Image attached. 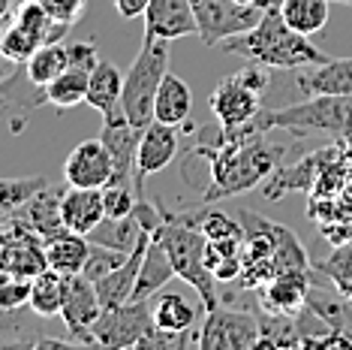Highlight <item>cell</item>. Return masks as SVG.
<instances>
[{"mask_svg":"<svg viewBox=\"0 0 352 350\" xmlns=\"http://www.w3.org/2000/svg\"><path fill=\"white\" fill-rule=\"evenodd\" d=\"M148 238L151 233L142 236L139 248H135L130 257H126L115 272H109L106 278H100L97 284V293H100V302L102 308H115V305H124V302L133 299V290H135V278H139V269H142V257H145V248H148Z\"/></svg>","mask_w":352,"mask_h":350,"instance_id":"20","label":"cell"},{"mask_svg":"<svg viewBox=\"0 0 352 350\" xmlns=\"http://www.w3.org/2000/svg\"><path fill=\"white\" fill-rule=\"evenodd\" d=\"M34 308H15V311H6L0 308V347H36L39 338L45 336Z\"/></svg>","mask_w":352,"mask_h":350,"instance_id":"25","label":"cell"},{"mask_svg":"<svg viewBox=\"0 0 352 350\" xmlns=\"http://www.w3.org/2000/svg\"><path fill=\"white\" fill-rule=\"evenodd\" d=\"M283 154L280 145H271L265 133H253L250 124L238 130H214V136H205L196 145L193 157H205L211 163V185L205 190V205L220 203L226 196L253 190L259 181H265Z\"/></svg>","mask_w":352,"mask_h":350,"instance_id":"1","label":"cell"},{"mask_svg":"<svg viewBox=\"0 0 352 350\" xmlns=\"http://www.w3.org/2000/svg\"><path fill=\"white\" fill-rule=\"evenodd\" d=\"M175 157H178V127L163 124V121H151L145 130H142L139 154H135V172H139L142 178H148V175L166 169Z\"/></svg>","mask_w":352,"mask_h":350,"instance_id":"17","label":"cell"},{"mask_svg":"<svg viewBox=\"0 0 352 350\" xmlns=\"http://www.w3.org/2000/svg\"><path fill=\"white\" fill-rule=\"evenodd\" d=\"M157 236H160V242H163V248L169 251L175 275L196 290L205 314L214 311V308L220 305V296H217V290H214L217 278L208 269V236L199 227L187 224L181 214H166Z\"/></svg>","mask_w":352,"mask_h":350,"instance_id":"3","label":"cell"},{"mask_svg":"<svg viewBox=\"0 0 352 350\" xmlns=\"http://www.w3.org/2000/svg\"><path fill=\"white\" fill-rule=\"evenodd\" d=\"M190 112H193V91H190V85L178 76L166 73L163 85H160V91H157L154 121L181 127L190 118Z\"/></svg>","mask_w":352,"mask_h":350,"instance_id":"23","label":"cell"},{"mask_svg":"<svg viewBox=\"0 0 352 350\" xmlns=\"http://www.w3.org/2000/svg\"><path fill=\"white\" fill-rule=\"evenodd\" d=\"M145 37L151 39H184L199 37V21L193 0H151L145 10Z\"/></svg>","mask_w":352,"mask_h":350,"instance_id":"14","label":"cell"},{"mask_svg":"<svg viewBox=\"0 0 352 350\" xmlns=\"http://www.w3.org/2000/svg\"><path fill=\"white\" fill-rule=\"evenodd\" d=\"M277 10L292 30H298L304 37H314L328 25L331 0H280Z\"/></svg>","mask_w":352,"mask_h":350,"instance_id":"27","label":"cell"},{"mask_svg":"<svg viewBox=\"0 0 352 350\" xmlns=\"http://www.w3.org/2000/svg\"><path fill=\"white\" fill-rule=\"evenodd\" d=\"M154 311V326L169 332H187V329H199V314H205L202 305H190L181 293H163L160 299H154L151 305Z\"/></svg>","mask_w":352,"mask_h":350,"instance_id":"26","label":"cell"},{"mask_svg":"<svg viewBox=\"0 0 352 350\" xmlns=\"http://www.w3.org/2000/svg\"><path fill=\"white\" fill-rule=\"evenodd\" d=\"M121 97H124V73L118 70V63L100 61L97 67L91 70V82H87V103H91V106L97 109L102 118H109V115L124 112Z\"/></svg>","mask_w":352,"mask_h":350,"instance_id":"21","label":"cell"},{"mask_svg":"<svg viewBox=\"0 0 352 350\" xmlns=\"http://www.w3.org/2000/svg\"><path fill=\"white\" fill-rule=\"evenodd\" d=\"M67 52H69V67H78V70L91 73L100 63V54H97V45L94 43H69Z\"/></svg>","mask_w":352,"mask_h":350,"instance_id":"40","label":"cell"},{"mask_svg":"<svg viewBox=\"0 0 352 350\" xmlns=\"http://www.w3.org/2000/svg\"><path fill=\"white\" fill-rule=\"evenodd\" d=\"M145 196L139 181H109L102 187V203H106V218H126L135 212V203Z\"/></svg>","mask_w":352,"mask_h":350,"instance_id":"34","label":"cell"},{"mask_svg":"<svg viewBox=\"0 0 352 350\" xmlns=\"http://www.w3.org/2000/svg\"><path fill=\"white\" fill-rule=\"evenodd\" d=\"M12 19V0H0V21Z\"/></svg>","mask_w":352,"mask_h":350,"instance_id":"43","label":"cell"},{"mask_svg":"<svg viewBox=\"0 0 352 350\" xmlns=\"http://www.w3.org/2000/svg\"><path fill=\"white\" fill-rule=\"evenodd\" d=\"M102 145L109 148L111 161H115V175L111 181H145L135 172V154H139V142H142V130L135 124L126 121L124 112L102 118V133H100Z\"/></svg>","mask_w":352,"mask_h":350,"instance_id":"13","label":"cell"},{"mask_svg":"<svg viewBox=\"0 0 352 350\" xmlns=\"http://www.w3.org/2000/svg\"><path fill=\"white\" fill-rule=\"evenodd\" d=\"M111 3H115V10L121 19H142L151 0H111Z\"/></svg>","mask_w":352,"mask_h":350,"instance_id":"41","label":"cell"},{"mask_svg":"<svg viewBox=\"0 0 352 350\" xmlns=\"http://www.w3.org/2000/svg\"><path fill=\"white\" fill-rule=\"evenodd\" d=\"M87 82H91L87 70H78V67L63 70L52 85H45L49 103L54 109H76L78 103H87Z\"/></svg>","mask_w":352,"mask_h":350,"instance_id":"33","label":"cell"},{"mask_svg":"<svg viewBox=\"0 0 352 350\" xmlns=\"http://www.w3.org/2000/svg\"><path fill=\"white\" fill-rule=\"evenodd\" d=\"M30 284L34 278H21V275H10L0 281V308L15 311V308H28L30 305Z\"/></svg>","mask_w":352,"mask_h":350,"instance_id":"38","label":"cell"},{"mask_svg":"<svg viewBox=\"0 0 352 350\" xmlns=\"http://www.w3.org/2000/svg\"><path fill=\"white\" fill-rule=\"evenodd\" d=\"M199 39L205 45H220L229 37L247 34L262 21L268 10L256 3H241V0H193Z\"/></svg>","mask_w":352,"mask_h":350,"instance_id":"7","label":"cell"},{"mask_svg":"<svg viewBox=\"0 0 352 350\" xmlns=\"http://www.w3.org/2000/svg\"><path fill=\"white\" fill-rule=\"evenodd\" d=\"M154 329V311H151V299L148 302H124L115 308H102V314L94 323V347H111V350H124V347H139L148 338V332Z\"/></svg>","mask_w":352,"mask_h":350,"instance_id":"8","label":"cell"},{"mask_svg":"<svg viewBox=\"0 0 352 350\" xmlns=\"http://www.w3.org/2000/svg\"><path fill=\"white\" fill-rule=\"evenodd\" d=\"M15 67H19V63H15V61H10V58H3V54H0V85H3L6 79H10V76L15 73Z\"/></svg>","mask_w":352,"mask_h":350,"instance_id":"42","label":"cell"},{"mask_svg":"<svg viewBox=\"0 0 352 350\" xmlns=\"http://www.w3.org/2000/svg\"><path fill=\"white\" fill-rule=\"evenodd\" d=\"M142 236H145V229H142L139 218H135V214H126V218H102L97 224V229H94L87 238L97 245H106L111 251L133 254L139 248Z\"/></svg>","mask_w":352,"mask_h":350,"instance_id":"29","label":"cell"},{"mask_svg":"<svg viewBox=\"0 0 352 350\" xmlns=\"http://www.w3.org/2000/svg\"><path fill=\"white\" fill-rule=\"evenodd\" d=\"M307 290L310 275H277L265 284L259 305L277 314H298L307 305Z\"/></svg>","mask_w":352,"mask_h":350,"instance_id":"22","label":"cell"},{"mask_svg":"<svg viewBox=\"0 0 352 350\" xmlns=\"http://www.w3.org/2000/svg\"><path fill=\"white\" fill-rule=\"evenodd\" d=\"M10 21H12V19H3V21H0V37H3V30L10 28Z\"/></svg>","mask_w":352,"mask_h":350,"instance_id":"44","label":"cell"},{"mask_svg":"<svg viewBox=\"0 0 352 350\" xmlns=\"http://www.w3.org/2000/svg\"><path fill=\"white\" fill-rule=\"evenodd\" d=\"M28 76L34 79L36 85H52L63 70H69V52L63 43H49L39 45V49L25 61Z\"/></svg>","mask_w":352,"mask_h":350,"instance_id":"32","label":"cell"},{"mask_svg":"<svg viewBox=\"0 0 352 350\" xmlns=\"http://www.w3.org/2000/svg\"><path fill=\"white\" fill-rule=\"evenodd\" d=\"M36 49H39V43L28 34L25 28L15 25V21H10V28H6L3 37H0V54L15 61V63H25Z\"/></svg>","mask_w":352,"mask_h":350,"instance_id":"36","label":"cell"},{"mask_svg":"<svg viewBox=\"0 0 352 350\" xmlns=\"http://www.w3.org/2000/svg\"><path fill=\"white\" fill-rule=\"evenodd\" d=\"M253 133H325V136H352V97H310L307 103L286 109H262L250 121Z\"/></svg>","mask_w":352,"mask_h":350,"instance_id":"4","label":"cell"},{"mask_svg":"<svg viewBox=\"0 0 352 350\" xmlns=\"http://www.w3.org/2000/svg\"><path fill=\"white\" fill-rule=\"evenodd\" d=\"M175 275V266H172V257L169 251L163 248L157 233H151L148 238V248H145V257H142V269H139V278H135V290H133V299L135 302H148L154 299L166 284L172 281Z\"/></svg>","mask_w":352,"mask_h":350,"instance_id":"19","label":"cell"},{"mask_svg":"<svg viewBox=\"0 0 352 350\" xmlns=\"http://www.w3.org/2000/svg\"><path fill=\"white\" fill-rule=\"evenodd\" d=\"M87 254H91V238L78 236L73 229L45 242V262H49V269L60 275H78L85 269Z\"/></svg>","mask_w":352,"mask_h":350,"instance_id":"24","label":"cell"},{"mask_svg":"<svg viewBox=\"0 0 352 350\" xmlns=\"http://www.w3.org/2000/svg\"><path fill=\"white\" fill-rule=\"evenodd\" d=\"M130 257V254H121V251H111L106 248V245H97V242H91V254H87V260H85V269H82V275H87L91 281H100V278H106L109 272H115L121 262Z\"/></svg>","mask_w":352,"mask_h":350,"instance_id":"37","label":"cell"},{"mask_svg":"<svg viewBox=\"0 0 352 350\" xmlns=\"http://www.w3.org/2000/svg\"><path fill=\"white\" fill-rule=\"evenodd\" d=\"M49 185L45 175H30V178H0V218L25 205L36 190Z\"/></svg>","mask_w":352,"mask_h":350,"instance_id":"35","label":"cell"},{"mask_svg":"<svg viewBox=\"0 0 352 350\" xmlns=\"http://www.w3.org/2000/svg\"><path fill=\"white\" fill-rule=\"evenodd\" d=\"M63 296H67V275L54 272V269H43L39 275H34L30 284V308L39 317H60Z\"/></svg>","mask_w":352,"mask_h":350,"instance_id":"31","label":"cell"},{"mask_svg":"<svg viewBox=\"0 0 352 350\" xmlns=\"http://www.w3.org/2000/svg\"><path fill=\"white\" fill-rule=\"evenodd\" d=\"M220 49L226 54H238V58L250 63H262L268 70H301L328 58L325 52H319L310 43V37H304L286 25L277 6H271L262 15L259 25L250 28L247 34L229 37L226 43H220Z\"/></svg>","mask_w":352,"mask_h":350,"instance_id":"2","label":"cell"},{"mask_svg":"<svg viewBox=\"0 0 352 350\" xmlns=\"http://www.w3.org/2000/svg\"><path fill=\"white\" fill-rule=\"evenodd\" d=\"M115 175V161L102 139H85L63 161V181L73 187H106Z\"/></svg>","mask_w":352,"mask_h":350,"instance_id":"12","label":"cell"},{"mask_svg":"<svg viewBox=\"0 0 352 350\" xmlns=\"http://www.w3.org/2000/svg\"><path fill=\"white\" fill-rule=\"evenodd\" d=\"M166 73H169V43L166 39H142V49L124 73V115L126 121L135 124L139 130L154 121V103L157 91L163 85Z\"/></svg>","mask_w":352,"mask_h":350,"instance_id":"5","label":"cell"},{"mask_svg":"<svg viewBox=\"0 0 352 350\" xmlns=\"http://www.w3.org/2000/svg\"><path fill=\"white\" fill-rule=\"evenodd\" d=\"M63 187H49L45 185L43 190H36L34 196L15 209V218L25 220V224L34 229V233L43 238V242H49V238L67 233V224H63V212H60V200H63Z\"/></svg>","mask_w":352,"mask_h":350,"instance_id":"16","label":"cell"},{"mask_svg":"<svg viewBox=\"0 0 352 350\" xmlns=\"http://www.w3.org/2000/svg\"><path fill=\"white\" fill-rule=\"evenodd\" d=\"M43 103H49V91H45V85H36L34 79L28 76L25 63H19L15 73L0 85V115L10 121L12 133L25 130L30 115H34Z\"/></svg>","mask_w":352,"mask_h":350,"instance_id":"11","label":"cell"},{"mask_svg":"<svg viewBox=\"0 0 352 350\" xmlns=\"http://www.w3.org/2000/svg\"><path fill=\"white\" fill-rule=\"evenodd\" d=\"M262 344L259 317L250 308H229L220 305L205 314L199 326V347L202 350H250Z\"/></svg>","mask_w":352,"mask_h":350,"instance_id":"6","label":"cell"},{"mask_svg":"<svg viewBox=\"0 0 352 350\" xmlns=\"http://www.w3.org/2000/svg\"><path fill=\"white\" fill-rule=\"evenodd\" d=\"M63 224L78 236H91L97 224L106 218V203H102V187H73L67 185L60 200Z\"/></svg>","mask_w":352,"mask_h":350,"instance_id":"18","label":"cell"},{"mask_svg":"<svg viewBox=\"0 0 352 350\" xmlns=\"http://www.w3.org/2000/svg\"><path fill=\"white\" fill-rule=\"evenodd\" d=\"M295 85L307 97H352V58H325L310 67L292 70Z\"/></svg>","mask_w":352,"mask_h":350,"instance_id":"15","label":"cell"},{"mask_svg":"<svg viewBox=\"0 0 352 350\" xmlns=\"http://www.w3.org/2000/svg\"><path fill=\"white\" fill-rule=\"evenodd\" d=\"M12 21H15L19 28H25L39 45L60 43V39L69 34V28H73V25H67V21L52 19V15L45 12V6L39 3V0H25V3H21V10L15 12Z\"/></svg>","mask_w":352,"mask_h":350,"instance_id":"28","label":"cell"},{"mask_svg":"<svg viewBox=\"0 0 352 350\" xmlns=\"http://www.w3.org/2000/svg\"><path fill=\"white\" fill-rule=\"evenodd\" d=\"M102 314V302L97 293V284L87 275H67V296H63L60 320L67 326L69 338L78 347H94V323Z\"/></svg>","mask_w":352,"mask_h":350,"instance_id":"9","label":"cell"},{"mask_svg":"<svg viewBox=\"0 0 352 350\" xmlns=\"http://www.w3.org/2000/svg\"><path fill=\"white\" fill-rule=\"evenodd\" d=\"M262 97L256 88H250L241 76H226L214 85L211 94V112L226 130H238V127L250 124L256 115L262 112Z\"/></svg>","mask_w":352,"mask_h":350,"instance_id":"10","label":"cell"},{"mask_svg":"<svg viewBox=\"0 0 352 350\" xmlns=\"http://www.w3.org/2000/svg\"><path fill=\"white\" fill-rule=\"evenodd\" d=\"M307 305L314 308L331 329H340L343 336L352 338V299L340 296V293H331L328 287H319V284H310Z\"/></svg>","mask_w":352,"mask_h":350,"instance_id":"30","label":"cell"},{"mask_svg":"<svg viewBox=\"0 0 352 350\" xmlns=\"http://www.w3.org/2000/svg\"><path fill=\"white\" fill-rule=\"evenodd\" d=\"M45 6V12L58 21H67V25H76L78 19L85 15L87 0H39Z\"/></svg>","mask_w":352,"mask_h":350,"instance_id":"39","label":"cell"}]
</instances>
